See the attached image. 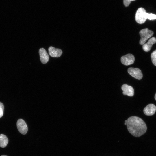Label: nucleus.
<instances>
[{
  "mask_svg": "<svg viewBox=\"0 0 156 156\" xmlns=\"http://www.w3.org/2000/svg\"><path fill=\"white\" fill-rule=\"evenodd\" d=\"M121 89L123 91V95L129 96H133L134 95V90L131 86L127 84H124L122 86Z\"/></svg>",
  "mask_w": 156,
  "mask_h": 156,
  "instance_id": "nucleus-7",
  "label": "nucleus"
},
{
  "mask_svg": "<svg viewBox=\"0 0 156 156\" xmlns=\"http://www.w3.org/2000/svg\"><path fill=\"white\" fill-rule=\"evenodd\" d=\"M131 2V1L130 0H123L124 4L126 7L128 6Z\"/></svg>",
  "mask_w": 156,
  "mask_h": 156,
  "instance_id": "nucleus-16",
  "label": "nucleus"
},
{
  "mask_svg": "<svg viewBox=\"0 0 156 156\" xmlns=\"http://www.w3.org/2000/svg\"><path fill=\"white\" fill-rule=\"evenodd\" d=\"M156 43V38L153 37L151 38L146 43L143 45V49L145 52H148L151 49L152 45Z\"/></svg>",
  "mask_w": 156,
  "mask_h": 156,
  "instance_id": "nucleus-11",
  "label": "nucleus"
},
{
  "mask_svg": "<svg viewBox=\"0 0 156 156\" xmlns=\"http://www.w3.org/2000/svg\"><path fill=\"white\" fill-rule=\"evenodd\" d=\"M146 18L150 20L155 19H156V15L152 13H147Z\"/></svg>",
  "mask_w": 156,
  "mask_h": 156,
  "instance_id": "nucleus-14",
  "label": "nucleus"
},
{
  "mask_svg": "<svg viewBox=\"0 0 156 156\" xmlns=\"http://www.w3.org/2000/svg\"><path fill=\"white\" fill-rule=\"evenodd\" d=\"M18 131L22 134L25 135L28 131L27 125L25 121L22 119H18L16 123Z\"/></svg>",
  "mask_w": 156,
  "mask_h": 156,
  "instance_id": "nucleus-5",
  "label": "nucleus"
},
{
  "mask_svg": "<svg viewBox=\"0 0 156 156\" xmlns=\"http://www.w3.org/2000/svg\"><path fill=\"white\" fill-rule=\"evenodd\" d=\"M4 106L3 104L0 102V118L2 116L3 114Z\"/></svg>",
  "mask_w": 156,
  "mask_h": 156,
  "instance_id": "nucleus-15",
  "label": "nucleus"
},
{
  "mask_svg": "<svg viewBox=\"0 0 156 156\" xmlns=\"http://www.w3.org/2000/svg\"><path fill=\"white\" fill-rule=\"evenodd\" d=\"M147 13L145 10L142 8H140L137 10L135 15V20L139 24L144 23L146 21Z\"/></svg>",
  "mask_w": 156,
  "mask_h": 156,
  "instance_id": "nucleus-2",
  "label": "nucleus"
},
{
  "mask_svg": "<svg viewBox=\"0 0 156 156\" xmlns=\"http://www.w3.org/2000/svg\"><path fill=\"white\" fill-rule=\"evenodd\" d=\"M129 132L133 136L139 137L144 134L147 130L146 124L140 118L136 116L129 117L125 121Z\"/></svg>",
  "mask_w": 156,
  "mask_h": 156,
  "instance_id": "nucleus-1",
  "label": "nucleus"
},
{
  "mask_svg": "<svg viewBox=\"0 0 156 156\" xmlns=\"http://www.w3.org/2000/svg\"><path fill=\"white\" fill-rule=\"evenodd\" d=\"M155 99L156 100V93L155 96Z\"/></svg>",
  "mask_w": 156,
  "mask_h": 156,
  "instance_id": "nucleus-17",
  "label": "nucleus"
},
{
  "mask_svg": "<svg viewBox=\"0 0 156 156\" xmlns=\"http://www.w3.org/2000/svg\"><path fill=\"white\" fill-rule=\"evenodd\" d=\"M139 34L141 36L139 43L141 45H143L149 38L153 35V32L146 28L141 30Z\"/></svg>",
  "mask_w": 156,
  "mask_h": 156,
  "instance_id": "nucleus-3",
  "label": "nucleus"
},
{
  "mask_svg": "<svg viewBox=\"0 0 156 156\" xmlns=\"http://www.w3.org/2000/svg\"><path fill=\"white\" fill-rule=\"evenodd\" d=\"M151 58L153 63L156 66V50L152 53L151 55Z\"/></svg>",
  "mask_w": 156,
  "mask_h": 156,
  "instance_id": "nucleus-13",
  "label": "nucleus"
},
{
  "mask_svg": "<svg viewBox=\"0 0 156 156\" xmlns=\"http://www.w3.org/2000/svg\"><path fill=\"white\" fill-rule=\"evenodd\" d=\"M135 60V58L134 56L131 54H128L122 56L121 58V63L126 66L133 64Z\"/></svg>",
  "mask_w": 156,
  "mask_h": 156,
  "instance_id": "nucleus-6",
  "label": "nucleus"
},
{
  "mask_svg": "<svg viewBox=\"0 0 156 156\" xmlns=\"http://www.w3.org/2000/svg\"><path fill=\"white\" fill-rule=\"evenodd\" d=\"M156 110L155 106L153 104H150L147 105L144 108L143 111L146 115L151 116L155 114Z\"/></svg>",
  "mask_w": 156,
  "mask_h": 156,
  "instance_id": "nucleus-10",
  "label": "nucleus"
},
{
  "mask_svg": "<svg viewBox=\"0 0 156 156\" xmlns=\"http://www.w3.org/2000/svg\"><path fill=\"white\" fill-rule=\"evenodd\" d=\"M1 156H6V155H1Z\"/></svg>",
  "mask_w": 156,
  "mask_h": 156,
  "instance_id": "nucleus-19",
  "label": "nucleus"
},
{
  "mask_svg": "<svg viewBox=\"0 0 156 156\" xmlns=\"http://www.w3.org/2000/svg\"><path fill=\"white\" fill-rule=\"evenodd\" d=\"M8 142L7 136L3 134H0V147L4 148L7 145Z\"/></svg>",
  "mask_w": 156,
  "mask_h": 156,
  "instance_id": "nucleus-12",
  "label": "nucleus"
},
{
  "mask_svg": "<svg viewBox=\"0 0 156 156\" xmlns=\"http://www.w3.org/2000/svg\"><path fill=\"white\" fill-rule=\"evenodd\" d=\"M40 60L41 62L45 64L47 63L49 60V56L44 49L43 48H40L39 51Z\"/></svg>",
  "mask_w": 156,
  "mask_h": 156,
  "instance_id": "nucleus-9",
  "label": "nucleus"
},
{
  "mask_svg": "<svg viewBox=\"0 0 156 156\" xmlns=\"http://www.w3.org/2000/svg\"><path fill=\"white\" fill-rule=\"evenodd\" d=\"M128 72L131 76L138 80L141 79L143 77L141 70L138 68L130 67L128 69Z\"/></svg>",
  "mask_w": 156,
  "mask_h": 156,
  "instance_id": "nucleus-4",
  "label": "nucleus"
},
{
  "mask_svg": "<svg viewBox=\"0 0 156 156\" xmlns=\"http://www.w3.org/2000/svg\"><path fill=\"white\" fill-rule=\"evenodd\" d=\"M48 51L50 56L53 57H59L62 53L61 49L52 46L49 47L48 48Z\"/></svg>",
  "mask_w": 156,
  "mask_h": 156,
  "instance_id": "nucleus-8",
  "label": "nucleus"
},
{
  "mask_svg": "<svg viewBox=\"0 0 156 156\" xmlns=\"http://www.w3.org/2000/svg\"><path fill=\"white\" fill-rule=\"evenodd\" d=\"M130 0L131 1H135V0Z\"/></svg>",
  "mask_w": 156,
  "mask_h": 156,
  "instance_id": "nucleus-18",
  "label": "nucleus"
}]
</instances>
